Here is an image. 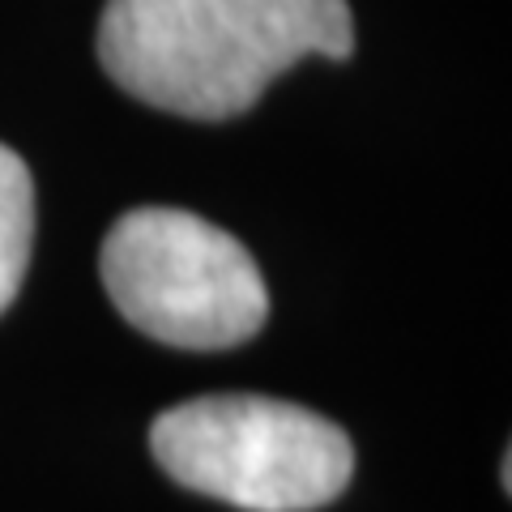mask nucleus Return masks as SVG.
<instances>
[{
  "label": "nucleus",
  "mask_w": 512,
  "mask_h": 512,
  "mask_svg": "<svg viewBox=\"0 0 512 512\" xmlns=\"http://www.w3.org/2000/svg\"><path fill=\"white\" fill-rule=\"evenodd\" d=\"M103 282L133 329L180 350H227L261 333L269 295L235 235L188 210L146 205L103 244Z\"/></svg>",
  "instance_id": "nucleus-3"
},
{
  "label": "nucleus",
  "mask_w": 512,
  "mask_h": 512,
  "mask_svg": "<svg viewBox=\"0 0 512 512\" xmlns=\"http://www.w3.org/2000/svg\"><path fill=\"white\" fill-rule=\"evenodd\" d=\"M35 239V180L18 154L0 146V312L22 291Z\"/></svg>",
  "instance_id": "nucleus-4"
},
{
  "label": "nucleus",
  "mask_w": 512,
  "mask_h": 512,
  "mask_svg": "<svg viewBox=\"0 0 512 512\" xmlns=\"http://www.w3.org/2000/svg\"><path fill=\"white\" fill-rule=\"evenodd\" d=\"M350 47L346 0H107L99 22L111 82L188 120L239 116L295 60Z\"/></svg>",
  "instance_id": "nucleus-1"
},
{
  "label": "nucleus",
  "mask_w": 512,
  "mask_h": 512,
  "mask_svg": "<svg viewBox=\"0 0 512 512\" xmlns=\"http://www.w3.org/2000/svg\"><path fill=\"white\" fill-rule=\"evenodd\" d=\"M150 448L180 487L244 512L325 508L355 470V448L338 423L252 393L171 406L154 419Z\"/></svg>",
  "instance_id": "nucleus-2"
}]
</instances>
